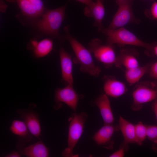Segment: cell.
<instances>
[{"label":"cell","mask_w":157,"mask_h":157,"mask_svg":"<svg viewBox=\"0 0 157 157\" xmlns=\"http://www.w3.org/2000/svg\"><path fill=\"white\" fill-rule=\"evenodd\" d=\"M69 30V26L64 27V37L69 42L74 53L75 57L73 59V62L79 65L81 72L92 76H98L101 69L99 67L95 64L91 53L70 34Z\"/></svg>","instance_id":"obj_1"},{"label":"cell","mask_w":157,"mask_h":157,"mask_svg":"<svg viewBox=\"0 0 157 157\" xmlns=\"http://www.w3.org/2000/svg\"><path fill=\"white\" fill-rule=\"evenodd\" d=\"M66 4L52 10L46 9L41 18L36 23V26L41 32L58 39L60 43L65 40L59 33L65 15Z\"/></svg>","instance_id":"obj_2"},{"label":"cell","mask_w":157,"mask_h":157,"mask_svg":"<svg viewBox=\"0 0 157 157\" xmlns=\"http://www.w3.org/2000/svg\"><path fill=\"white\" fill-rule=\"evenodd\" d=\"M102 33L107 36V44L111 45L115 44L120 45L127 44L142 47L145 49L147 54L152 55L153 44L142 41L124 27L110 30L104 28Z\"/></svg>","instance_id":"obj_3"},{"label":"cell","mask_w":157,"mask_h":157,"mask_svg":"<svg viewBox=\"0 0 157 157\" xmlns=\"http://www.w3.org/2000/svg\"><path fill=\"white\" fill-rule=\"evenodd\" d=\"M87 117L86 114L82 112L79 113H74L68 119L69 124L68 145L62 152L63 156H76V155H73V150L83 133L84 124Z\"/></svg>","instance_id":"obj_4"},{"label":"cell","mask_w":157,"mask_h":157,"mask_svg":"<svg viewBox=\"0 0 157 157\" xmlns=\"http://www.w3.org/2000/svg\"><path fill=\"white\" fill-rule=\"evenodd\" d=\"M112 45L107 44H103L100 39L94 38L89 43L88 49L97 60L108 68L115 64L117 58Z\"/></svg>","instance_id":"obj_5"},{"label":"cell","mask_w":157,"mask_h":157,"mask_svg":"<svg viewBox=\"0 0 157 157\" xmlns=\"http://www.w3.org/2000/svg\"><path fill=\"white\" fill-rule=\"evenodd\" d=\"M133 0L119 3L118 7L112 21L106 29L110 30L120 28L130 23H138L140 20L135 16L132 8Z\"/></svg>","instance_id":"obj_6"},{"label":"cell","mask_w":157,"mask_h":157,"mask_svg":"<svg viewBox=\"0 0 157 157\" xmlns=\"http://www.w3.org/2000/svg\"><path fill=\"white\" fill-rule=\"evenodd\" d=\"M132 108L135 111L140 110L143 104L154 100L157 98V92L152 86L151 83L145 82L137 85L133 91Z\"/></svg>","instance_id":"obj_7"},{"label":"cell","mask_w":157,"mask_h":157,"mask_svg":"<svg viewBox=\"0 0 157 157\" xmlns=\"http://www.w3.org/2000/svg\"><path fill=\"white\" fill-rule=\"evenodd\" d=\"M79 98L73 86L67 85L64 88H57L55 92L54 108L58 110L62 107V103H64L76 111Z\"/></svg>","instance_id":"obj_8"},{"label":"cell","mask_w":157,"mask_h":157,"mask_svg":"<svg viewBox=\"0 0 157 157\" xmlns=\"http://www.w3.org/2000/svg\"><path fill=\"white\" fill-rule=\"evenodd\" d=\"M17 3L23 13L27 17L36 19L41 17L44 12L42 0H7Z\"/></svg>","instance_id":"obj_9"},{"label":"cell","mask_w":157,"mask_h":157,"mask_svg":"<svg viewBox=\"0 0 157 157\" xmlns=\"http://www.w3.org/2000/svg\"><path fill=\"white\" fill-rule=\"evenodd\" d=\"M25 142L19 141L16 146L17 151L22 155L28 157H48L49 156L48 148L41 141L26 147Z\"/></svg>","instance_id":"obj_10"},{"label":"cell","mask_w":157,"mask_h":157,"mask_svg":"<svg viewBox=\"0 0 157 157\" xmlns=\"http://www.w3.org/2000/svg\"><path fill=\"white\" fill-rule=\"evenodd\" d=\"M17 112L32 135L40 140L41 129L38 113L33 110L29 109L18 110Z\"/></svg>","instance_id":"obj_11"},{"label":"cell","mask_w":157,"mask_h":157,"mask_svg":"<svg viewBox=\"0 0 157 157\" xmlns=\"http://www.w3.org/2000/svg\"><path fill=\"white\" fill-rule=\"evenodd\" d=\"M119 130L118 125L111 124H104L95 134L93 139L98 145H102L108 149L112 148L114 143L111 140L114 133Z\"/></svg>","instance_id":"obj_12"},{"label":"cell","mask_w":157,"mask_h":157,"mask_svg":"<svg viewBox=\"0 0 157 157\" xmlns=\"http://www.w3.org/2000/svg\"><path fill=\"white\" fill-rule=\"evenodd\" d=\"M95 0V1L92 6H85L84 10V14L88 17L93 18L94 20L93 26L97 28L99 32H102L104 28L102 22L105 13L104 0Z\"/></svg>","instance_id":"obj_13"},{"label":"cell","mask_w":157,"mask_h":157,"mask_svg":"<svg viewBox=\"0 0 157 157\" xmlns=\"http://www.w3.org/2000/svg\"><path fill=\"white\" fill-rule=\"evenodd\" d=\"M103 79L104 90L108 96L117 98L124 94L127 90L125 83L113 76H105Z\"/></svg>","instance_id":"obj_14"},{"label":"cell","mask_w":157,"mask_h":157,"mask_svg":"<svg viewBox=\"0 0 157 157\" xmlns=\"http://www.w3.org/2000/svg\"><path fill=\"white\" fill-rule=\"evenodd\" d=\"M59 56L63 80L67 85L73 86L72 62L71 55L61 46L59 51Z\"/></svg>","instance_id":"obj_15"},{"label":"cell","mask_w":157,"mask_h":157,"mask_svg":"<svg viewBox=\"0 0 157 157\" xmlns=\"http://www.w3.org/2000/svg\"><path fill=\"white\" fill-rule=\"evenodd\" d=\"M138 55V52L134 49H122L117 56L115 65L118 67L123 65L126 69L138 66L139 65L137 57Z\"/></svg>","instance_id":"obj_16"},{"label":"cell","mask_w":157,"mask_h":157,"mask_svg":"<svg viewBox=\"0 0 157 157\" xmlns=\"http://www.w3.org/2000/svg\"><path fill=\"white\" fill-rule=\"evenodd\" d=\"M94 103L99 110L104 124H113L114 118L108 96L105 94L100 95L95 100Z\"/></svg>","instance_id":"obj_17"},{"label":"cell","mask_w":157,"mask_h":157,"mask_svg":"<svg viewBox=\"0 0 157 157\" xmlns=\"http://www.w3.org/2000/svg\"><path fill=\"white\" fill-rule=\"evenodd\" d=\"M118 126L124 138L122 145L126 147L129 143L138 144L135 132V125L127 121L121 116L119 117Z\"/></svg>","instance_id":"obj_18"},{"label":"cell","mask_w":157,"mask_h":157,"mask_svg":"<svg viewBox=\"0 0 157 157\" xmlns=\"http://www.w3.org/2000/svg\"><path fill=\"white\" fill-rule=\"evenodd\" d=\"M9 130L17 136L19 141L24 142L31 141L33 138L32 134L24 121L14 120L11 124Z\"/></svg>","instance_id":"obj_19"},{"label":"cell","mask_w":157,"mask_h":157,"mask_svg":"<svg viewBox=\"0 0 157 157\" xmlns=\"http://www.w3.org/2000/svg\"><path fill=\"white\" fill-rule=\"evenodd\" d=\"M30 43L34 55L37 58L47 55L53 47V42L49 38H45L39 42L36 40H32Z\"/></svg>","instance_id":"obj_20"},{"label":"cell","mask_w":157,"mask_h":157,"mask_svg":"<svg viewBox=\"0 0 157 157\" xmlns=\"http://www.w3.org/2000/svg\"><path fill=\"white\" fill-rule=\"evenodd\" d=\"M151 64L126 69L125 76L127 82L130 85L138 82L144 74L149 72Z\"/></svg>","instance_id":"obj_21"},{"label":"cell","mask_w":157,"mask_h":157,"mask_svg":"<svg viewBox=\"0 0 157 157\" xmlns=\"http://www.w3.org/2000/svg\"><path fill=\"white\" fill-rule=\"evenodd\" d=\"M135 134L138 144L141 145L142 142L145 140L147 136V125H144L141 122H139L135 125Z\"/></svg>","instance_id":"obj_22"},{"label":"cell","mask_w":157,"mask_h":157,"mask_svg":"<svg viewBox=\"0 0 157 157\" xmlns=\"http://www.w3.org/2000/svg\"><path fill=\"white\" fill-rule=\"evenodd\" d=\"M147 138L154 143H157V126L147 125Z\"/></svg>","instance_id":"obj_23"},{"label":"cell","mask_w":157,"mask_h":157,"mask_svg":"<svg viewBox=\"0 0 157 157\" xmlns=\"http://www.w3.org/2000/svg\"><path fill=\"white\" fill-rule=\"evenodd\" d=\"M145 13L149 17L157 20V2H154L150 9L146 10Z\"/></svg>","instance_id":"obj_24"},{"label":"cell","mask_w":157,"mask_h":157,"mask_svg":"<svg viewBox=\"0 0 157 157\" xmlns=\"http://www.w3.org/2000/svg\"><path fill=\"white\" fill-rule=\"evenodd\" d=\"M149 72L151 77L157 80V61L151 63Z\"/></svg>","instance_id":"obj_25"},{"label":"cell","mask_w":157,"mask_h":157,"mask_svg":"<svg viewBox=\"0 0 157 157\" xmlns=\"http://www.w3.org/2000/svg\"><path fill=\"white\" fill-rule=\"evenodd\" d=\"M126 147L122 145L119 149L110 155V157H123L124 156Z\"/></svg>","instance_id":"obj_26"},{"label":"cell","mask_w":157,"mask_h":157,"mask_svg":"<svg viewBox=\"0 0 157 157\" xmlns=\"http://www.w3.org/2000/svg\"><path fill=\"white\" fill-rule=\"evenodd\" d=\"M22 155L17 151H13L4 156L5 157H20Z\"/></svg>","instance_id":"obj_27"},{"label":"cell","mask_w":157,"mask_h":157,"mask_svg":"<svg viewBox=\"0 0 157 157\" xmlns=\"http://www.w3.org/2000/svg\"><path fill=\"white\" fill-rule=\"evenodd\" d=\"M85 4L86 6H90L93 4L94 2L92 0H75Z\"/></svg>","instance_id":"obj_28"},{"label":"cell","mask_w":157,"mask_h":157,"mask_svg":"<svg viewBox=\"0 0 157 157\" xmlns=\"http://www.w3.org/2000/svg\"><path fill=\"white\" fill-rule=\"evenodd\" d=\"M154 101V102L152 104V108L157 121V98Z\"/></svg>","instance_id":"obj_29"},{"label":"cell","mask_w":157,"mask_h":157,"mask_svg":"<svg viewBox=\"0 0 157 157\" xmlns=\"http://www.w3.org/2000/svg\"><path fill=\"white\" fill-rule=\"evenodd\" d=\"M152 55H156L157 56V44H153Z\"/></svg>","instance_id":"obj_30"},{"label":"cell","mask_w":157,"mask_h":157,"mask_svg":"<svg viewBox=\"0 0 157 157\" xmlns=\"http://www.w3.org/2000/svg\"><path fill=\"white\" fill-rule=\"evenodd\" d=\"M152 86L157 92V80L151 82Z\"/></svg>","instance_id":"obj_31"},{"label":"cell","mask_w":157,"mask_h":157,"mask_svg":"<svg viewBox=\"0 0 157 157\" xmlns=\"http://www.w3.org/2000/svg\"><path fill=\"white\" fill-rule=\"evenodd\" d=\"M128 0H116V3H117L123 1H127Z\"/></svg>","instance_id":"obj_32"},{"label":"cell","mask_w":157,"mask_h":157,"mask_svg":"<svg viewBox=\"0 0 157 157\" xmlns=\"http://www.w3.org/2000/svg\"><path fill=\"white\" fill-rule=\"evenodd\" d=\"M156 144H157V143H156Z\"/></svg>","instance_id":"obj_33"}]
</instances>
